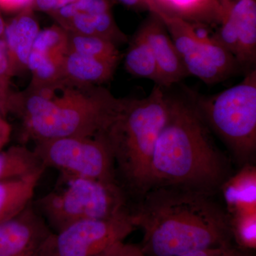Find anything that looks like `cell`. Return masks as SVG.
Segmentation results:
<instances>
[{
	"label": "cell",
	"instance_id": "cell-1",
	"mask_svg": "<svg viewBox=\"0 0 256 256\" xmlns=\"http://www.w3.org/2000/svg\"><path fill=\"white\" fill-rule=\"evenodd\" d=\"M215 194L159 185L133 210L146 256H178L233 244L230 220Z\"/></svg>",
	"mask_w": 256,
	"mask_h": 256
},
{
	"label": "cell",
	"instance_id": "cell-2",
	"mask_svg": "<svg viewBox=\"0 0 256 256\" xmlns=\"http://www.w3.org/2000/svg\"><path fill=\"white\" fill-rule=\"evenodd\" d=\"M194 102L170 97L153 156L152 186H182L216 194L232 175Z\"/></svg>",
	"mask_w": 256,
	"mask_h": 256
},
{
	"label": "cell",
	"instance_id": "cell-3",
	"mask_svg": "<svg viewBox=\"0 0 256 256\" xmlns=\"http://www.w3.org/2000/svg\"><path fill=\"white\" fill-rule=\"evenodd\" d=\"M54 92H26L13 96L12 112L22 120L24 137L35 143L68 137L102 134L120 108L104 88L70 87Z\"/></svg>",
	"mask_w": 256,
	"mask_h": 256
},
{
	"label": "cell",
	"instance_id": "cell-4",
	"mask_svg": "<svg viewBox=\"0 0 256 256\" xmlns=\"http://www.w3.org/2000/svg\"><path fill=\"white\" fill-rule=\"evenodd\" d=\"M162 88L156 86L144 98H122L101 134L110 148L120 184L140 200L152 186L153 156L168 116L169 96Z\"/></svg>",
	"mask_w": 256,
	"mask_h": 256
},
{
	"label": "cell",
	"instance_id": "cell-5",
	"mask_svg": "<svg viewBox=\"0 0 256 256\" xmlns=\"http://www.w3.org/2000/svg\"><path fill=\"white\" fill-rule=\"evenodd\" d=\"M128 196L116 182L60 174L54 190L32 204L56 232L75 222L110 218L132 210Z\"/></svg>",
	"mask_w": 256,
	"mask_h": 256
},
{
	"label": "cell",
	"instance_id": "cell-6",
	"mask_svg": "<svg viewBox=\"0 0 256 256\" xmlns=\"http://www.w3.org/2000/svg\"><path fill=\"white\" fill-rule=\"evenodd\" d=\"M205 124L222 140L240 166L256 154V69L237 85L210 97H194Z\"/></svg>",
	"mask_w": 256,
	"mask_h": 256
},
{
	"label": "cell",
	"instance_id": "cell-7",
	"mask_svg": "<svg viewBox=\"0 0 256 256\" xmlns=\"http://www.w3.org/2000/svg\"><path fill=\"white\" fill-rule=\"evenodd\" d=\"M33 150L46 169L60 174L118 182L110 148L100 134L41 141Z\"/></svg>",
	"mask_w": 256,
	"mask_h": 256
},
{
	"label": "cell",
	"instance_id": "cell-8",
	"mask_svg": "<svg viewBox=\"0 0 256 256\" xmlns=\"http://www.w3.org/2000/svg\"><path fill=\"white\" fill-rule=\"evenodd\" d=\"M156 16L164 23L188 75L206 84L220 82L235 72V58L212 37L202 36L192 23L163 12Z\"/></svg>",
	"mask_w": 256,
	"mask_h": 256
},
{
	"label": "cell",
	"instance_id": "cell-9",
	"mask_svg": "<svg viewBox=\"0 0 256 256\" xmlns=\"http://www.w3.org/2000/svg\"><path fill=\"white\" fill-rule=\"evenodd\" d=\"M133 210L105 220L69 224L47 238L42 256H96L137 229Z\"/></svg>",
	"mask_w": 256,
	"mask_h": 256
},
{
	"label": "cell",
	"instance_id": "cell-10",
	"mask_svg": "<svg viewBox=\"0 0 256 256\" xmlns=\"http://www.w3.org/2000/svg\"><path fill=\"white\" fill-rule=\"evenodd\" d=\"M68 52V33L58 24L40 30L28 60V90L54 92L63 88L62 68Z\"/></svg>",
	"mask_w": 256,
	"mask_h": 256
},
{
	"label": "cell",
	"instance_id": "cell-11",
	"mask_svg": "<svg viewBox=\"0 0 256 256\" xmlns=\"http://www.w3.org/2000/svg\"><path fill=\"white\" fill-rule=\"evenodd\" d=\"M48 15L68 33L102 37L116 45L127 41L116 22L110 0H76Z\"/></svg>",
	"mask_w": 256,
	"mask_h": 256
},
{
	"label": "cell",
	"instance_id": "cell-12",
	"mask_svg": "<svg viewBox=\"0 0 256 256\" xmlns=\"http://www.w3.org/2000/svg\"><path fill=\"white\" fill-rule=\"evenodd\" d=\"M52 229L32 203L0 224V256H42Z\"/></svg>",
	"mask_w": 256,
	"mask_h": 256
},
{
	"label": "cell",
	"instance_id": "cell-13",
	"mask_svg": "<svg viewBox=\"0 0 256 256\" xmlns=\"http://www.w3.org/2000/svg\"><path fill=\"white\" fill-rule=\"evenodd\" d=\"M151 47L160 74V86L170 87L188 75L172 38L161 20L151 14L140 28Z\"/></svg>",
	"mask_w": 256,
	"mask_h": 256
},
{
	"label": "cell",
	"instance_id": "cell-14",
	"mask_svg": "<svg viewBox=\"0 0 256 256\" xmlns=\"http://www.w3.org/2000/svg\"><path fill=\"white\" fill-rule=\"evenodd\" d=\"M40 30L31 8L20 12L6 23L2 38L14 76L28 70V58Z\"/></svg>",
	"mask_w": 256,
	"mask_h": 256
},
{
	"label": "cell",
	"instance_id": "cell-15",
	"mask_svg": "<svg viewBox=\"0 0 256 256\" xmlns=\"http://www.w3.org/2000/svg\"><path fill=\"white\" fill-rule=\"evenodd\" d=\"M118 62L92 58L68 52L62 68L63 87H88L112 78Z\"/></svg>",
	"mask_w": 256,
	"mask_h": 256
},
{
	"label": "cell",
	"instance_id": "cell-16",
	"mask_svg": "<svg viewBox=\"0 0 256 256\" xmlns=\"http://www.w3.org/2000/svg\"><path fill=\"white\" fill-rule=\"evenodd\" d=\"M220 191L223 194L224 206L229 217L256 214L255 164L240 166L238 172L224 183Z\"/></svg>",
	"mask_w": 256,
	"mask_h": 256
},
{
	"label": "cell",
	"instance_id": "cell-17",
	"mask_svg": "<svg viewBox=\"0 0 256 256\" xmlns=\"http://www.w3.org/2000/svg\"><path fill=\"white\" fill-rule=\"evenodd\" d=\"M238 38L236 60L250 66L256 60V0H228Z\"/></svg>",
	"mask_w": 256,
	"mask_h": 256
},
{
	"label": "cell",
	"instance_id": "cell-18",
	"mask_svg": "<svg viewBox=\"0 0 256 256\" xmlns=\"http://www.w3.org/2000/svg\"><path fill=\"white\" fill-rule=\"evenodd\" d=\"M44 172L0 182V224L22 212L33 202L37 185Z\"/></svg>",
	"mask_w": 256,
	"mask_h": 256
},
{
	"label": "cell",
	"instance_id": "cell-19",
	"mask_svg": "<svg viewBox=\"0 0 256 256\" xmlns=\"http://www.w3.org/2000/svg\"><path fill=\"white\" fill-rule=\"evenodd\" d=\"M45 170L33 150L25 146H13L0 151V182L44 172Z\"/></svg>",
	"mask_w": 256,
	"mask_h": 256
},
{
	"label": "cell",
	"instance_id": "cell-20",
	"mask_svg": "<svg viewBox=\"0 0 256 256\" xmlns=\"http://www.w3.org/2000/svg\"><path fill=\"white\" fill-rule=\"evenodd\" d=\"M163 12L192 22L216 24L220 0H154Z\"/></svg>",
	"mask_w": 256,
	"mask_h": 256
},
{
	"label": "cell",
	"instance_id": "cell-21",
	"mask_svg": "<svg viewBox=\"0 0 256 256\" xmlns=\"http://www.w3.org/2000/svg\"><path fill=\"white\" fill-rule=\"evenodd\" d=\"M124 67L134 76L149 79L160 86V74L151 47L140 30H138L124 58Z\"/></svg>",
	"mask_w": 256,
	"mask_h": 256
},
{
	"label": "cell",
	"instance_id": "cell-22",
	"mask_svg": "<svg viewBox=\"0 0 256 256\" xmlns=\"http://www.w3.org/2000/svg\"><path fill=\"white\" fill-rule=\"evenodd\" d=\"M68 52L118 63L120 58L117 45L110 40L102 37L74 34L68 32Z\"/></svg>",
	"mask_w": 256,
	"mask_h": 256
},
{
	"label": "cell",
	"instance_id": "cell-23",
	"mask_svg": "<svg viewBox=\"0 0 256 256\" xmlns=\"http://www.w3.org/2000/svg\"><path fill=\"white\" fill-rule=\"evenodd\" d=\"M229 220L234 244L254 252L256 248V214L234 216Z\"/></svg>",
	"mask_w": 256,
	"mask_h": 256
},
{
	"label": "cell",
	"instance_id": "cell-24",
	"mask_svg": "<svg viewBox=\"0 0 256 256\" xmlns=\"http://www.w3.org/2000/svg\"><path fill=\"white\" fill-rule=\"evenodd\" d=\"M14 76L6 50V44L0 40V104L4 114L10 111L12 96L10 92L11 78Z\"/></svg>",
	"mask_w": 256,
	"mask_h": 256
},
{
	"label": "cell",
	"instance_id": "cell-25",
	"mask_svg": "<svg viewBox=\"0 0 256 256\" xmlns=\"http://www.w3.org/2000/svg\"><path fill=\"white\" fill-rule=\"evenodd\" d=\"M178 256H255L254 252L244 250L235 244L208 248Z\"/></svg>",
	"mask_w": 256,
	"mask_h": 256
},
{
	"label": "cell",
	"instance_id": "cell-26",
	"mask_svg": "<svg viewBox=\"0 0 256 256\" xmlns=\"http://www.w3.org/2000/svg\"><path fill=\"white\" fill-rule=\"evenodd\" d=\"M96 256H146L140 246L120 242Z\"/></svg>",
	"mask_w": 256,
	"mask_h": 256
},
{
	"label": "cell",
	"instance_id": "cell-27",
	"mask_svg": "<svg viewBox=\"0 0 256 256\" xmlns=\"http://www.w3.org/2000/svg\"><path fill=\"white\" fill-rule=\"evenodd\" d=\"M76 0H34L31 9L50 14L56 10L72 4Z\"/></svg>",
	"mask_w": 256,
	"mask_h": 256
},
{
	"label": "cell",
	"instance_id": "cell-28",
	"mask_svg": "<svg viewBox=\"0 0 256 256\" xmlns=\"http://www.w3.org/2000/svg\"><path fill=\"white\" fill-rule=\"evenodd\" d=\"M114 1L128 8L149 10L152 14H156L160 10L154 0H114Z\"/></svg>",
	"mask_w": 256,
	"mask_h": 256
},
{
	"label": "cell",
	"instance_id": "cell-29",
	"mask_svg": "<svg viewBox=\"0 0 256 256\" xmlns=\"http://www.w3.org/2000/svg\"><path fill=\"white\" fill-rule=\"evenodd\" d=\"M34 0H0V10L13 12L31 8Z\"/></svg>",
	"mask_w": 256,
	"mask_h": 256
},
{
	"label": "cell",
	"instance_id": "cell-30",
	"mask_svg": "<svg viewBox=\"0 0 256 256\" xmlns=\"http://www.w3.org/2000/svg\"><path fill=\"white\" fill-rule=\"evenodd\" d=\"M11 129L9 124L2 118H0V151L8 142L10 136Z\"/></svg>",
	"mask_w": 256,
	"mask_h": 256
},
{
	"label": "cell",
	"instance_id": "cell-31",
	"mask_svg": "<svg viewBox=\"0 0 256 256\" xmlns=\"http://www.w3.org/2000/svg\"><path fill=\"white\" fill-rule=\"evenodd\" d=\"M5 25H6V23L0 15V40L2 38L3 34H4Z\"/></svg>",
	"mask_w": 256,
	"mask_h": 256
},
{
	"label": "cell",
	"instance_id": "cell-32",
	"mask_svg": "<svg viewBox=\"0 0 256 256\" xmlns=\"http://www.w3.org/2000/svg\"><path fill=\"white\" fill-rule=\"evenodd\" d=\"M4 114V110H3L1 104H0V118L2 117V114Z\"/></svg>",
	"mask_w": 256,
	"mask_h": 256
}]
</instances>
